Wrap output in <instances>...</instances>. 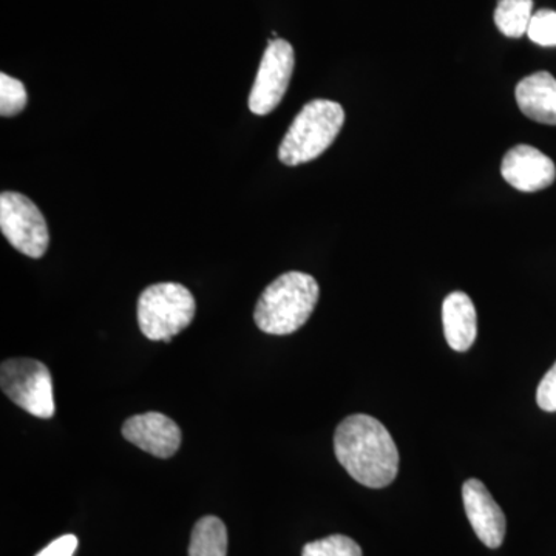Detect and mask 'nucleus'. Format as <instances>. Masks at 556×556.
Listing matches in <instances>:
<instances>
[{
  "mask_svg": "<svg viewBox=\"0 0 556 556\" xmlns=\"http://www.w3.org/2000/svg\"><path fill=\"white\" fill-rule=\"evenodd\" d=\"M334 452L350 477L369 489H383L397 477L396 444L375 417L353 415L343 419L336 430Z\"/></svg>",
  "mask_w": 556,
  "mask_h": 556,
  "instance_id": "nucleus-1",
  "label": "nucleus"
},
{
  "mask_svg": "<svg viewBox=\"0 0 556 556\" xmlns=\"http://www.w3.org/2000/svg\"><path fill=\"white\" fill-rule=\"evenodd\" d=\"M320 288L309 274L291 270L263 291L254 311L257 327L266 334L288 336L299 331L316 309Z\"/></svg>",
  "mask_w": 556,
  "mask_h": 556,
  "instance_id": "nucleus-2",
  "label": "nucleus"
},
{
  "mask_svg": "<svg viewBox=\"0 0 556 556\" xmlns=\"http://www.w3.org/2000/svg\"><path fill=\"white\" fill-rule=\"evenodd\" d=\"M345 123V110L339 102H308L285 135L278 159L287 166H300L318 159L336 141Z\"/></svg>",
  "mask_w": 556,
  "mask_h": 556,
  "instance_id": "nucleus-3",
  "label": "nucleus"
},
{
  "mask_svg": "<svg viewBox=\"0 0 556 556\" xmlns=\"http://www.w3.org/2000/svg\"><path fill=\"white\" fill-rule=\"evenodd\" d=\"M195 299L179 283H156L141 292L138 324L149 340L170 342L195 317Z\"/></svg>",
  "mask_w": 556,
  "mask_h": 556,
  "instance_id": "nucleus-4",
  "label": "nucleus"
},
{
  "mask_svg": "<svg viewBox=\"0 0 556 556\" xmlns=\"http://www.w3.org/2000/svg\"><path fill=\"white\" fill-rule=\"evenodd\" d=\"M0 387L17 407L39 419L56 412L49 367L35 358H9L0 368Z\"/></svg>",
  "mask_w": 556,
  "mask_h": 556,
  "instance_id": "nucleus-5",
  "label": "nucleus"
},
{
  "mask_svg": "<svg viewBox=\"0 0 556 556\" xmlns=\"http://www.w3.org/2000/svg\"><path fill=\"white\" fill-rule=\"evenodd\" d=\"M0 229L21 254L40 258L50 244L49 226L42 212L28 197L17 192L0 195Z\"/></svg>",
  "mask_w": 556,
  "mask_h": 556,
  "instance_id": "nucleus-6",
  "label": "nucleus"
},
{
  "mask_svg": "<svg viewBox=\"0 0 556 556\" xmlns=\"http://www.w3.org/2000/svg\"><path fill=\"white\" fill-rule=\"evenodd\" d=\"M294 64L291 43L285 39H270L249 94V109L254 115H268L280 104L291 83Z\"/></svg>",
  "mask_w": 556,
  "mask_h": 556,
  "instance_id": "nucleus-7",
  "label": "nucleus"
},
{
  "mask_svg": "<svg viewBox=\"0 0 556 556\" xmlns=\"http://www.w3.org/2000/svg\"><path fill=\"white\" fill-rule=\"evenodd\" d=\"M123 437L161 459L174 456L181 445V430L175 420L156 412L129 417L124 422Z\"/></svg>",
  "mask_w": 556,
  "mask_h": 556,
  "instance_id": "nucleus-8",
  "label": "nucleus"
},
{
  "mask_svg": "<svg viewBox=\"0 0 556 556\" xmlns=\"http://www.w3.org/2000/svg\"><path fill=\"white\" fill-rule=\"evenodd\" d=\"M501 174L511 188L521 192H538L554 185L556 167L554 161L532 146L511 148L503 159Z\"/></svg>",
  "mask_w": 556,
  "mask_h": 556,
  "instance_id": "nucleus-9",
  "label": "nucleus"
},
{
  "mask_svg": "<svg viewBox=\"0 0 556 556\" xmlns=\"http://www.w3.org/2000/svg\"><path fill=\"white\" fill-rule=\"evenodd\" d=\"M463 501L468 521L486 547L497 548L506 538V515L479 479L463 485Z\"/></svg>",
  "mask_w": 556,
  "mask_h": 556,
  "instance_id": "nucleus-10",
  "label": "nucleus"
},
{
  "mask_svg": "<svg viewBox=\"0 0 556 556\" xmlns=\"http://www.w3.org/2000/svg\"><path fill=\"white\" fill-rule=\"evenodd\" d=\"M442 324L448 346L466 353L478 336V316L473 302L466 292H452L442 305Z\"/></svg>",
  "mask_w": 556,
  "mask_h": 556,
  "instance_id": "nucleus-11",
  "label": "nucleus"
},
{
  "mask_svg": "<svg viewBox=\"0 0 556 556\" xmlns=\"http://www.w3.org/2000/svg\"><path fill=\"white\" fill-rule=\"evenodd\" d=\"M518 108L535 123L556 126V79L548 72L527 76L515 90Z\"/></svg>",
  "mask_w": 556,
  "mask_h": 556,
  "instance_id": "nucleus-12",
  "label": "nucleus"
},
{
  "mask_svg": "<svg viewBox=\"0 0 556 556\" xmlns=\"http://www.w3.org/2000/svg\"><path fill=\"white\" fill-rule=\"evenodd\" d=\"M228 555V530L217 517H204L197 522L190 536L189 556Z\"/></svg>",
  "mask_w": 556,
  "mask_h": 556,
  "instance_id": "nucleus-13",
  "label": "nucleus"
},
{
  "mask_svg": "<svg viewBox=\"0 0 556 556\" xmlns=\"http://www.w3.org/2000/svg\"><path fill=\"white\" fill-rule=\"evenodd\" d=\"M533 16V0H500L495 11L497 30L507 38L527 35Z\"/></svg>",
  "mask_w": 556,
  "mask_h": 556,
  "instance_id": "nucleus-14",
  "label": "nucleus"
},
{
  "mask_svg": "<svg viewBox=\"0 0 556 556\" xmlns=\"http://www.w3.org/2000/svg\"><path fill=\"white\" fill-rule=\"evenodd\" d=\"M28 94L20 79L11 78L7 73L0 75V115L3 118L20 115L27 108Z\"/></svg>",
  "mask_w": 556,
  "mask_h": 556,
  "instance_id": "nucleus-15",
  "label": "nucleus"
},
{
  "mask_svg": "<svg viewBox=\"0 0 556 556\" xmlns=\"http://www.w3.org/2000/svg\"><path fill=\"white\" fill-rule=\"evenodd\" d=\"M302 556H364L356 541L345 535H331L305 544Z\"/></svg>",
  "mask_w": 556,
  "mask_h": 556,
  "instance_id": "nucleus-16",
  "label": "nucleus"
},
{
  "mask_svg": "<svg viewBox=\"0 0 556 556\" xmlns=\"http://www.w3.org/2000/svg\"><path fill=\"white\" fill-rule=\"evenodd\" d=\"M527 36L538 46L556 47V11H536L530 20Z\"/></svg>",
  "mask_w": 556,
  "mask_h": 556,
  "instance_id": "nucleus-17",
  "label": "nucleus"
},
{
  "mask_svg": "<svg viewBox=\"0 0 556 556\" xmlns=\"http://www.w3.org/2000/svg\"><path fill=\"white\" fill-rule=\"evenodd\" d=\"M538 407L547 413L556 412V364L541 379L536 391Z\"/></svg>",
  "mask_w": 556,
  "mask_h": 556,
  "instance_id": "nucleus-18",
  "label": "nucleus"
},
{
  "mask_svg": "<svg viewBox=\"0 0 556 556\" xmlns=\"http://www.w3.org/2000/svg\"><path fill=\"white\" fill-rule=\"evenodd\" d=\"M78 548V538L64 535L54 540L36 556H73Z\"/></svg>",
  "mask_w": 556,
  "mask_h": 556,
  "instance_id": "nucleus-19",
  "label": "nucleus"
}]
</instances>
